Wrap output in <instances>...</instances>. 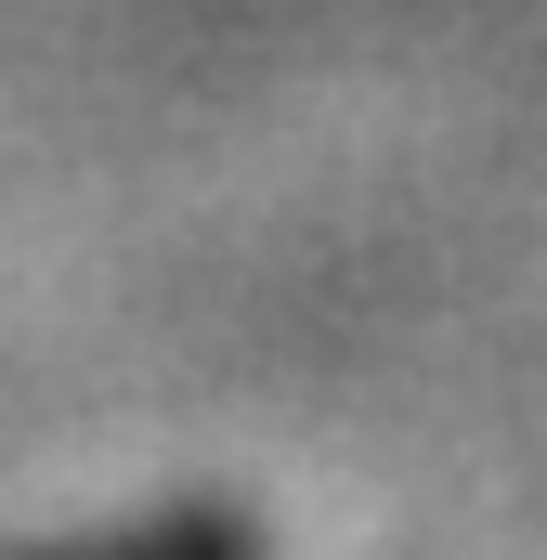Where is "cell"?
I'll return each mask as SVG.
<instances>
[{
  "mask_svg": "<svg viewBox=\"0 0 547 560\" xmlns=\"http://www.w3.org/2000/svg\"><path fill=\"white\" fill-rule=\"evenodd\" d=\"M0 560H261V535L235 509H143V522L53 535V548H0Z\"/></svg>",
  "mask_w": 547,
  "mask_h": 560,
  "instance_id": "1",
  "label": "cell"
}]
</instances>
